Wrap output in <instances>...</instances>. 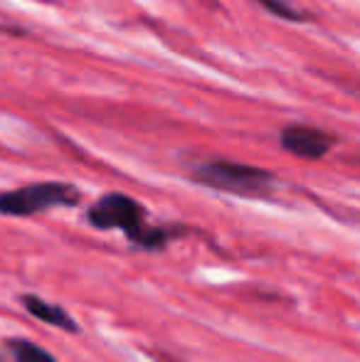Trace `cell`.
<instances>
[{"label":"cell","instance_id":"2","mask_svg":"<svg viewBox=\"0 0 360 362\" xmlns=\"http://www.w3.org/2000/svg\"><path fill=\"white\" fill-rule=\"evenodd\" d=\"M190 177L197 185H205L210 190L237 197H255V200L269 197L274 185H277L274 173L265 170V168L245 165V163L235 160H220V158L197 163L190 170Z\"/></svg>","mask_w":360,"mask_h":362},{"label":"cell","instance_id":"4","mask_svg":"<svg viewBox=\"0 0 360 362\" xmlns=\"http://www.w3.org/2000/svg\"><path fill=\"white\" fill-rule=\"evenodd\" d=\"M279 144L291 156L303 158V160H318V158L331 153V148L336 146V136H331L328 131L313 129V126L294 124L281 131Z\"/></svg>","mask_w":360,"mask_h":362},{"label":"cell","instance_id":"7","mask_svg":"<svg viewBox=\"0 0 360 362\" xmlns=\"http://www.w3.org/2000/svg\"><path fill=\"white\" fill-rule=\"evenodd\" d=\"M257 3L265 5L269 13L279 15V18H284V20H294V23L306 20V13H301V10H296L294 5H289L286 0H257Z\"/></svg>","mask_w":360,"mask_h":362},{"label":"cell","instance_id":"1","mask_svg":"<svg viewBox=\"0 0 360 362\" xmlns=\"http://www.w3.org/2000/svg\"><path fill=\"white\" fill-rule=\"evenodd\" d=\"M87 222L94 229H119L129 242L146 252L163 249L170 242V229L146 222V207L124 192H109L87 210Z\"/></svg>","mask_w":360,"mask_h":362},{"label":"cell","instance_id":"6","mask_svg":"<svg viewBox=\"0 0 360 362\" xmlns=\"http://www.w3.org/2000/svg\"><path fill=\"white\" fill-rule=\"evenodd\" d=\"M8 353L13 362H57L54 355H50L45 348L28 338H8Z\"/></svg>","mask_w":360,"mask_h":362},{"label":"cell","instance_id":"3","mask_svg":"<svg viewBox=\"0 0 360 362\" xmlns=\"http://www.w3.org/2000/svg\"><path fill=\"white\" fill-rule=\"evenodd\" d=\"M79 200H82V192L72 182H33V185L0 192V215L33 217L54 207H77Z\"/></svg>","mask_w":360,"mask_h":362},{"label":"cell","instance_id":"5","mask_svg":"<svg viewBox=\"0 0 360 362\" xmlns=\"http://www.w3.org/2000/svg\"><path fill=\"white\" fill-rule=\"evenodd\" d=\"M20 303L25 305V310H28L30 315H35V318L42 320V323L54 325V328L64 330V333H79L77 320H74L62 305L50 303L42 296H35V293H23L20 296Z\"/></svg>","mask_w":360,"mask_h":362}]
</instances>
